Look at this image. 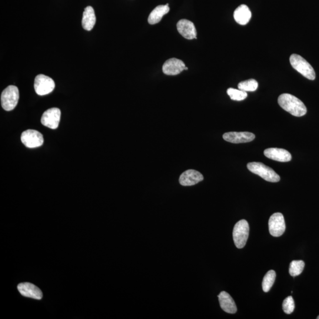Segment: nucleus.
Listing matches in <instances>:
<instances>
[{"mask_svg":"<svg viewBox=\"0 0 319 319\" xmlns=\"http://www.w3.org/2000/svg\"><path fill=\"white\" fill-rule=\"evenodd\" d=\"M278 102L282 109L295 117H302L307 113L304 103L294 95L282 94L279 96Z\"/></svg>","mask_w":319,"mask_h":319,"instance_id":"obj_1","label":"nucleus"},{"mask_svg":"<svg viewBox=\"0 0 319 319\" xmlns=\"http://www.w3.org/2000/svg\"><path fill=\"white\" fill-rule=\"evenodd\" d=\"M247 168L251 172L260 176L266 181L276 183L280 181V176L274 171L273 169L268 167L262 163H249Z\"/></svg>","mask_w":319,"mask_h":319,"instance_id":"obj_2","label":"nucleus"},{"mask_svg":"<svg viewBox=\"0 0 319 319\" xmlns=\"http://www.w3.org/2000/svg\"><path fill=\"white\" fill-rule=\"evenodd\" d=\"M290 62L292 67L305 78L312 81L315 79L314 70L306 60L302 58L301 56L297 54L292 55L290 58Z\"/></svg>","mask_w":319,"mask_h":319,"instance_id":"obj_3","label":"nucleus"},{"mask_svg":"<svg viewBox=\"0 0 319 319\" xmlns=\"http://www.w3.org/2000/svg\"><path fill=\"white\" fill-rule=\"evenodd\" d=\"M19 91L17 86L11 85L3 91L1 96L2 106L7 111H12L18 104Z\"/></svg>","mask_w":319,"mask_h":319,"instance_id":"obj_4","label":"nucleus"},{"mask_svg":"<svg viewBox=\"0 0 319 319\" xmlns=\"http://www.w3.org/2000/svg\"><path fill=\"white\" fill-rule=\"evenodd\" d=\"M250 227L248 222L244 219L235 224L233 230V239L235 245L238 248L244 247L248 240Z\"/></svg>","mask_w":319,"mask_h":319,"instance_id":"obj_5","label":"nucleus"},{"mask_svg":"<svg viewBox=\"0 0 319 319\" xmlns=\"http://www.w3.org/2000/svg\"><path fill=\"white\" fill-rule=\"evenodd\" d=\"M34 86L36 94L43 96L48 95L54 90L55 84L51 78L41 74L35 78Z\"/></svg>","mask_w":319,"mask_h":319,"instance_id":"obj_6","label":"nucleus"},{"mask_svg":"<svg viewBox=\"0 0 319 319\" xmlns=\"http://www.w3.org/2000/svg\"><path fill=\"white\" fill-rule=\"evenodd\" d=\"M269 231L275 237H280L285 230V224L283 215L281 213H275L271 215L268 221Z\"/></svg>","mask_w":319,"mask_h":319,"instance_id":"obj_7","label":"nucleus"},{"mask_svg":"<svg viewBox=\"0 0 319 319\" xmlns=\"http://www.w3.org/2000/svg\"><path fill=\"white\" fill-rule=\"evenodd\" d=\"M21 140L28 148H36L42 145L44 139L41 132L33 129H28L22 133Z\"/></svg>","mask_w":319,"mask_h":319,"instance_id":"obj_8","label":"nucleus"},{"mask_svg":"<svg viewBox=\"0 0 319 319\" xmlns=\"http://www.w3.org/2000/svg\"><path fill=\"white\" fill-rule=\"evenodd\" d=\"M61 110L58 108H52L46 111L41 118L42 124L51 129H56L58 127L60 120H61Z\"/></svg>","mask_w":319,"mask_h":319,"instance_id":"obj_9","label":"nucleus"},{"mask_svg":"<svg viewBox=\"0 0 319 319\" xmlns=\"http://www.w3.org/2000/svg\"><path fill=\"white\" fill-rule=\"evenodd\" d=\"M255 135L250 132H229L225 133L223 138L231 143H245L253 141Z\"/></svg>","mask_w":319,"mask_h":319,"instance_id":"obj_10","label":"nucleus"},{"mask_svg":"<svg viewBox=\"0 0 319 319\" xmlns=\"http://www.w3.org/2000/svg\"><path fill=\"white\" fill-rule=\"evenodd\" d=\"M177 29L179 33L186 39H197V31L192 22L182 19L177 24Z\"/></svg>","mask_w":319,"mask_h":319,"instance_id":"obj_11","label":"nucleus"},{"mask_svg":"<svg viewBox=\"0 0 319 319\" xmlns=\"http://www.w3.org/2000/svg\"><path fill=\"white\" fill-rule=\"evenodd\" d=\"M185 67L184 62L181 60L171 58L166 61L163 66V72L167 75H177L184 71Z\"/></svg>","mask_w":319,"mask_h":319,"instance_id":"obj_12","label":"nucleus"},{"mask_svg":"<svg viewBox=\"0 0 319 319\" xmlns=\"http://www.w3.org/2000/svg\"><path fill=\"white\" fill-rule=\"evenodd\" d=\"M204 180V176L197 171H186L183 173L179 178V183L184 186H191L197 185Z\"/></svg>","mask_w":319,"mask_h":319,"instance_id":"obj_13","label":"nucleus"},{"mask_svg":"<svg viewBox=\"0 0 319 319\" xmlns=\"http://www.w3.org/2000/svg\"><path fill=\"white\" fill-rule=\"evenodd\" d=\"M18 290L23 296L41 300L43 297L42 292L35 285L29 282H23L18 285Z\"/></svg>","mask_w":319,"mask_h":319,"instance_id":"obj_14","label":"nucleus"},{"mask_svg":"<svg viewBox=\"0 0 319 319\" xmlns=\"http://www.w3.org/2000/svg\"><path fill=\"white\" fill-rule=\"evenodd\" d=\"M264 154L268 158L280 162H288L291 160V155L286 149L270 148L265 149Z\"/></svg>","mask_w":319,"mask_h":319,"instance_id":"obj_15","label":"nucleus"},{"mask_svg":"<svg viewBox=\"0 0 319 319\" xmlns=\"http://www.w3.org/2000/svg\"><path fill=\"white\" fill-rule=\"evenodd\" d=\"M218 298L221 307L224 311L230 314H234L237 311V305L233 298L228 292L222 291L218 295Z\"/></svg>","mask_w":319,"mask_h":319,"instance_id":"obj_16","label":"nucleus"},{"mask_svg":"<svg viewBox=\"0 0 319 319\" xmlns=\"http://www.w3.org/2000/svg\"><path fill=\"white\" fill-rule=\"evenodd\" d=\"M234 18L236 22L239 25H246L251 20V12L247 6L241 5L235 10Z\"/></svg>","mask_w":319,"mask_h":319,"instance_id":"obj_17","label":"nucleus"},{"mask_svg":"<svg viewBox=\"0 0 319 319\" xmlns=\"http://www.w3.org/2000/svg\"><path fill=\"white\" fill-rule=\"evenodd\" d=\"M96 23V16L94 9L91 6L86 7L84 10L82 21L83 28L85 31H91Z\"/></svg>","mask_w":319,"mask_h":319,"instance_id":"obj_18","label":"nucleus"},{"mask_svg":"<svg viewBox=\"0 0 319 319\" xmlns=\"http://www.w3.org/2000/svg\"><path fill=\"white\" fill-rule=\"evenodd\" d=\"M170 11L169 4L166 5H161L156 8L151 12L149 15L148 22L150 25H155L162 21L163 17Z\"/></svg>","mask_w":319,"mask_h":319,"instance_id":"obj_19","label":"nucleus"},{"mask_svg":"<svg viewBox=\"0 0 319 319\" xmlns=\"http://www.w3.org/2000/svg\"><path fill=\"white\" fill-rule=\"evenodd\" d=\"M276 277V273L274 270L269 271L265 274L263 281H262V290L265 292H267L270 290L271 288L274 283Z\"/></svg>","mask_w":319,"mask_h":319,"instance_id":"obj_20","label":"nucleus"},{"mask_svg":"<svg viewBox=\"0 0 319 319\" xmlns=\"http://www.w3.org/2000/svg\"><path fill=\"white\" fill-rule=\"evenodd\" d=\"M258 86L257 81L253 79L241 82L238 85V89L244 92H254L257 90Z\"/></svg>","mask_w":319,"mask_h":319,"instance_id":"obj_21","label":"nucleus"},{"mask_svg":"<svg viewBox=\"0 0 319 319\" xmlns=\"http://www.w3.org/2000/svg\"><path fill=\"white\" fill-rule=\"evenodd\" d=\"M304 262L301 260L292 261L289 268V273L292 277L297 276L303 272L304 268Z\"/></svg>","mask_w":319,"mask_h":319,"instance_id":"obj_22","label":"nucleus"},{"mask_svg":"<svg viewBox=\"0 0 319 319\" xmlns=\"http://www.w3.org/2000/svg\"><path fill=\"white\" fill-rule=\"evenodd\" d=\"M228 95L230 96L232 100L240 101L244 100L247 97V92L240 90V89H236L234 88H229L227 90Z\"/></svg>","mask_w":319,"mask_h":319,"instance_id":"obj_23","label":"nucleus"},{"mask_svg":"<svg viewBox=\"0 0 319 319\" xmlns=\"http://www.w3.org/2000/svg\"><path fill=\"white\" fill-rule=\"evenodd\" d=\"M295 304L293 298L291 296H288L282 303V309L286 314H291L294 310Z\"/></svg>","mask_w":319,"mask_h":319,"instance_id":"obj_24","label":"nucleus"},{"mask_svg":"<svg viewBox=\"0 0 319 319\" xmlns=\"http://www.w3.org/2000/svg\"><path fill=\"white\" fill-rule=\"evenodd\" d=\"M185 70H188V68H187V67H185Z\"/></svg>","mask_w":319,"mask_h":319,"instance_id":"obj_25","label":"nucleus"},{"mask_svg":"<svg viewBox=\"0 0 319 319\" xmlns=\"http://www.w3.org/2000/svg\"><path fill=\"white\" fill-rule=\"evenodd\" d=\"M317 319H319V315H318V316L317 317Z\"/></svg>","mask_w":319,"mask_h":319,"instance_id":"obj_26","label":"nucleus"}]
</instances>
